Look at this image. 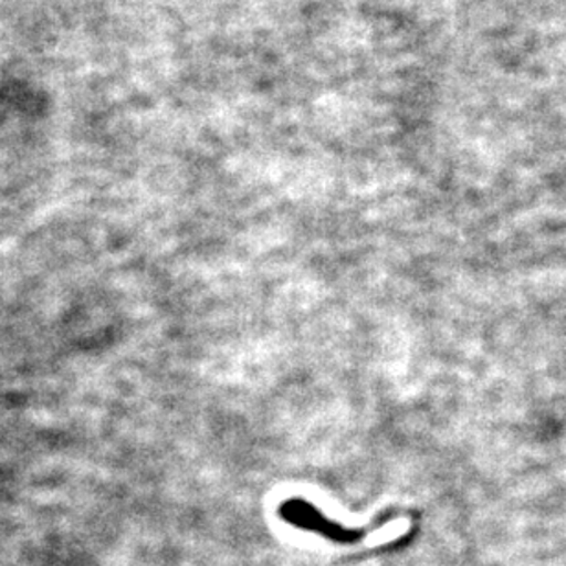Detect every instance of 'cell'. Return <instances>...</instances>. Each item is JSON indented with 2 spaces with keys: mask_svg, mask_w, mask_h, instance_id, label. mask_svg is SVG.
I'll list each match as a JSON object with an SVG mask.
<instances>
[{
  "mask_svg": "<svg viewBox=\"0 0 566 566\" xmlns=\"http://www.w3.org/2000/svg\"><path fill=\"white\" fill-rule=\"evenodd\" d=\"M279 513L283 523L311 534H318L335 545H355L368 534L366 530L346 528L343 524L335 523L304 499H289L282 502Z\"/></svg>",
  "mask_w": 566,
  "mask_h": 566,
  "instance_id": "obj_1",
  "label": "cell"
}]
</instances>
